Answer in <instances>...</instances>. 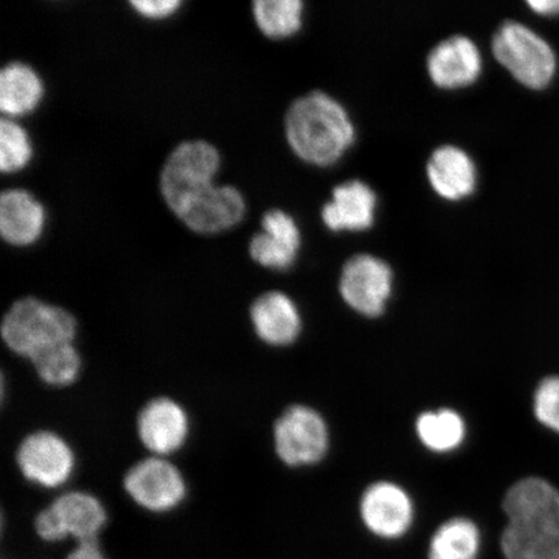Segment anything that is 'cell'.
<instances>
[{"label":"cell","instance_id":"cell-22","mask_svg":"<svg viewBox=\"0 0 559 559\" xmlns=\"http://www.w3.org/2000/svg\"><path fill=\"white\" fill-rule=\"evenodd\" d=\"M35 373L48 386L62 389L73 384L82 372V356L74 344L46 349L32 360Z\"/></svg>","mask_w":559,"mask_h":559},{"label":"cell","instance_id":"cell-16","mask_svg":"<svg viewBox=\"0 0 559 559\" xmlns=\"http://www.w3.org/2000/svg\"><path fill=\"white\" fill-rule=\"evenodd\" d=\"M377 195L361 180H349L334 188L332 200L321 212L324 225L333 230H365L373 226Z\"/></svg>","mask_w":559,"mask_h":559},{"label":"cell","instance_id":"cell-10","mask_svg":"<svg viewBox=\"0 0 559 559\" xmlns=\"http://www.w3.org/2000/svg\"><path fill=\"white\" fill-rule=\"evenodd\" d=\"M393 271L380 258L359 254L342 270L340 293L353 310L367 318L380 317L393 292Z\"/></svg>","mask_w":559,"mask_h":559},{"label":"cell","instance_id":"cell-28","mask_svg":"<svg viewBox=\"0 0 559 559\" xmlns=\"http://www.w3.org/2000/svg\"><path fill=\"white\" fill-rule=\"evenodd\" d=\"M527 5L537 15L545 17H557L559 16V0H531Z\"/></svg>","mask_w":559,"mask_h":559},{"label":"cell","instance_id":"cell-14","mask_svg":"<svg viewBox=\"0 0 559 559\" xmlns=\"http://www.w3.org/2000/svg\"><path fill=\"white\" fill-rule=\"evenodd\" d=\"M481 55L477 45L465 35L440 41L428 58V72L435 85L454 90L473 85L481 73Z\"/></svg>","mask_w":559,"mask_h":559},{"label":"cell","instance_id":"cell-26","mask_svg":"<svg viewBox=\"0 0 559 559\" xmlns=\"http://www.w3.org/2000/svg\"><path fill=\"white\" fill-rule=\"evenodd\" d=\"M130 4L139 15L146 19H165L177 12L181 0H131Z\"/></svg>","mask_w":559,"mask_h":559},{"label":"cell","instance_id":"cell-12","mask_svg":"<svg viewBox=\"0 0 559 559\" xmlns=\"http://www.w3.org/2000/svg\"><path fill=\"white\" fill-rule=\"evenodd\" d=\"M360 513L370 533L382 539H397L414 523L415 509L409 495L401 486L379 481L362 495Z\"/></svg>","mask_w":559,"mask_h":559},{"label":"cell","instance_id":"cell-9","mask_svg":"<svg viewBox=\"0 0 559 559\" xmlns=\"http://www.w3.org/2000/svg\"><path fill=\"white\" fill-rule=\"evenodd\" d=\"M16 464L23 477L35 486L55 489L68 484L75 471V453L64 438L51 430H38L21 440Z\"/></svg>","mask_w":559,"mask_h":559},{"label":"cell","instance_id":"cell-21","mask_svg":"<svg viewBox=\"0 0 559 559\" xmlns=\"http://www.w3.org/2000/svg\"><path fill=\"white\" fill-rule=\"evenodd\" d=\"M416 431L426 449L432 452H451L463 444L466 426L463 417L452 409L426 412L417 418Z\"/></svg>","mask_w":559,"mask_h":559},{"label":"cell","instance_id":"cell-1","mask_svg":"<svg viewBox=\"0 0 559 559\" xmlns=\"http://www.w3.org/2000/svg\"><path fill=\"white\" fill-rule=\"evenodd\" d=\"M221 153L206 140L181 142L159 174L160 194L171 212L195 234L213 235L242 221L247 202L234 186H215Z\"/></svg>","mask_w":559,"mask_h":559},{"label":"cell","instance_id":"cell-27","mask_svg":"<svg viewBox=\"0 0 559 559\" xmlns=\"http://www.w3.org/2000/svg\"><path fill=\"white\" fill-rule=\"evenodd\" d=\"M66 559H110L105 555L99 539L75 543Z\"/></svg>","mask_w":559,"mask_h":559},{"label":"cell","instance_id":"cell-20","mask_svg":"<svg viewBox=\"0 0 559 559\" xmlns=\"http://www.w3.org/2000/svg\"><path fill=\"white\" fill-rule=\"evenodd\" d=\"M480 534L477 524L453 519L440 526L429 545V559H477Z\"/></svg>","mask_w":559,"mask_h":559},{"label":"cell","instance_id":"cell-5","mask_svg":"<svg viewBox=\"0 0 559 559\" xmlns=\"http://www.w3.org/2000/svg\"><path fill=\"white\" fill-rule=\"evenodd\" d=\"M495 59L521 85L531 90L550 86L557 73L554 48L539 34L519 21H506L492 39Z\"/></svg>","mask_w":559,"mask_h":559},{"label":"cell","instance_id":"cell-19","mask_svg":"<svg viewBox=\"0 0 559 559\" xmlns=\"http://www.w3.org/2000/svg\"><path fill=\"white\" fill-rule=\"evenodd\" d=\"M44 82L37 72L21 61H11L0 70V110L4 117L31 114L44 97Z\"/></svg>","mask_w":559,"mask_h":559},{"label":"cell","instance_id":"cell-8","mask_svg":"<svg viewBox=\"0 0 559 559\" xmlns=\"http://www.w3.org/2000/svg\"><path fill=\"white\" fill-rule=\"evenodd\" d=\"M274 443L284 464L311 465L325 456L330 432L317 411L306 405H293L275 423Z\"/></svg>","mask_w":559,"mask_h":559},{"label":"cell","instance_id":"cell-4","mask_svg":"<svg viewBox=\"0 0 559 559\" xmlns=\"http://www.w3.org/2000/svg\"><path fill=\"white\" fill-rule=\"evenodd\" d=\"M76 333L72 312L32 296L13 302L0 326L10 352L31 361L48 348L74 344Z\"/></svg>","mask_w":559,"mask_h":559},{"label":"cell","instance_id":"cell-18","mask_svg":"<svg viewBox=\"0 0 559 559\" xmlns=\"http://www.w3.org/2000/svg\"><path fill=\"white\" fill-rule=\"evenodd\" d=\"M426 171H428L432 190L445 200H463L471 195L477 187V166L472 157L459 146H439L432 153Z\"/></svg>","mask_w":559,"mask_h":559},{"label":"cell","instance_id":"cell-24","mask_svg":"<svg viewBox=\"0 0 559 559\" xmlns=\"http://www.w3.org/2000/svg\"><path fill=\"white\" fill-rule=\"evenodd\" d=\"M33 148L29 135L12 118L0 120V170L15 173L29 164Z\"/></svg>","mask_w":559,"mask_h":559},{"label":"cell","instance_id":"cell-3","mask_svg":"<svg viewBox=\"0 0 559 559\" xmlns=\"http://www.w3.org/2000/svg\"><path fill=\"white\" fill-rule=\"evenodd\" d=\"M285 135L305 163L330 166L354 144L355 128L346 109L320 91L299 97L285 116Z\"/></svg>","mask_w":559,"mask_h":559},{"label":"cell","instance_id":"cell-15","mask_svg":"<svg viewBox=\"0 0 559 559\" xmlns=\"http://www.w3.org/2000/svg\"><path fill=\"white\" fill-rule=\"evenodd\" d=\"M251 326L264 344L289 346L302 331V318L295 300L278 290L265 292L250 306Z\"/></svg>","mask_w":559,"mask_h":559},{"label":"cell","instance_id":"cell-13","mask_svg":"<svg viewBox=\"0 0 559 559\" xmlns=\"http://www.w3.org/2000/svg\"><path fill=\"white\" fill-rule=\"evenodd\" d=\"M300 230L295 218L280 209L262 216V233L251 237V260L270 270H288L297 261L300 250Z\"/></svg>","mask_w":559,"mask_h":559},{"label":"cell","instance_id":"cell-25","mask_svg":"<svg viewBox=\"0 0 559 559\" xmlns=\"http://www.w3.org/2000/svg\"><path fill=\"white\" fill-rule=\"evenodd\" d=\"M534 414L545 428L559 435V376L547 377L537 386Z\"/></svg>","mask_w":559,"mask_h":559},{"label":"cell","instance_id":"cell-6","mask_svg":"<svg viewBox=\"0 0 559 559\" xmlns=\"http://www.w3.org/2000/svg\"><path fill=\"white\" fill-rule=\"evenodd\" d=\"M108 523L107 508L86 491H68L34 519L35 535L44 543L60 544L99 539Z\"/></svg>","mask_w":559,"mask_h":559},{"label":"cell","instance_id":"cell-11","mask_svg":"<svg viewBox=\"0 0 559 559\" xmlns=\"http://www.w3.org/2000/svg\"><path fill=\"white\" fill-rule=\"evenodd\" d=\"M191 423L186 408L169 396L153 397L140 409L136 432L152 456L169 457L183 449Z\"/></svg>","mask_w":559,"mask_h":559},{"label":"cell","instance_id":"cell-23","mask_svg":"<svg viewBox=\"0 0 559 559\" xmlns=\"http://www.w3.org/2000/svg\"><path fill=\"white\" fill-rule=\"evenodd\" d=\"M253 16L267 37H290L302 26L304 3L300 0H255Z\"/></svg>","mask_w":559,"mask_h":559},{"label":"cell","instance_id":"cell-2","mask_svg":"<svg viewBox=\"0 0 559 559\" xmlns=\"http://www.w3.org/2000/svg\"><path fill=\"white\" fill-rule=\"evenodd\" d=\"M508 524L501 535L506 559H559V491L528 477L510 487L502 501Z\"/></svg>","mask_w":559,"mask_h":559},{"label":"cell","instance_id":"cell-7","mask_svg":"<svg viewBox=\"0 0 559 559\" xmlns=\"http://www.w3.org/2000/svg\"><path fill=\"white\" fill-rule=\"evenodd\" d=\"M124 492L152 514L174 512L187 499L183 473L167 457L151 456L132 465L123 478Z\"/></svg>","mask_w":559,"mask_h":559},{"label":"cell","instance_id":"cell-17","mask_svg":"<svg viewBox=\"0 0 559 559\" xmlns=\"http://www.w3.org/2000/svg\"><path fill=\"white\" fill-rule=\"evenodd\" d=\"M44 205L23 188H9L0 194V235L13 247H29L44 233Z\"/></svg>","mask_w":559,"mask_h":559}]
</instances>
